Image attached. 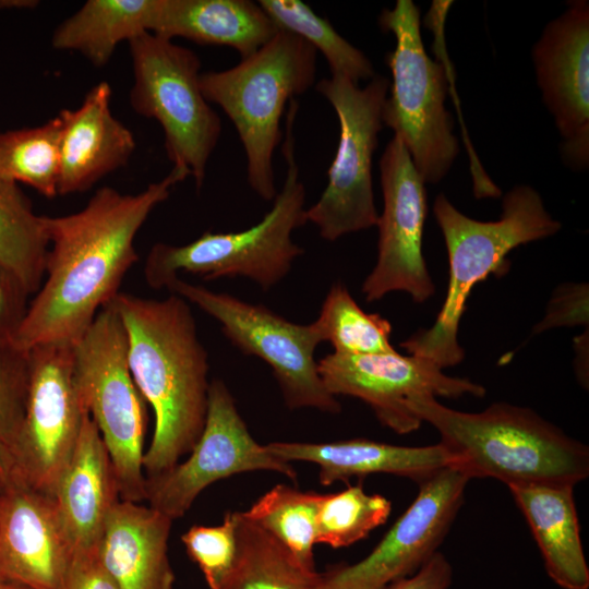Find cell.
Instances as JSON below:
<instances>
[{
    "label": "cell",
    "instance_id": "8",
    "mask_svg": "<svg viewBox=\"0 0 589 589\" xmlns=\"http://www.w3.org/2000/svg\"><path fill=\"white\" fill-rule=\"evenodd\" d=\"M378 23L396 39L386 56L392 82L382 109L383 125L402 142L424 183H437L459 153L453 118L445 108V69L425 52L413 1L397 0L393 9L382 11Z\"/></svg>",
    "mask_w": 589,
    "mask_h": 589
},
{
    "label": "cell",
    "instance_id": "23",
    "mask_svg": "<svg viewBox=\"0 0 589 589\" xmlns=\"http://www.w3.org/2000/svg\"><path fill=\"white\" fill-rule=\"evenodd\" d=\"M278 27L250 0H159L153 34L202 45L228 46L241 59L269 41Z\"/></svg>",
    "mask_w": 589,
    "mask_h": 589
},
{
    "label": "cell",
    "instance_id": "34",
    "mask_svg": "<svg viewBox=\"0 0 589 589\" xmlns=\"http://www.w3.org/2000/svg\"><path fill=\"white\" fill-rule=\"evenodd\" d=\"M29 375V351L0 338V441L10 454L24 420Z\"/></svg>",
    "mask_w": 589,
    "mask_h": 589
},
{
    "label": "cell",
    "instance_id": "38",
    "mask_svg": "<svg viewBox=\"0 0 589 589\" xmlns=\"http://www.w3.org/2000/svg\"><path fill=\"white\" fill-rule=\"evenodd\" d=\"M453 567L442 552H436L413 575L392 584L387 589H449Z\"/></svg>",
    "mask_w": 589,
    "mask_h": 589
},
{
    "label": "cell",
    "instance_id": "37",
    "mask_svg": "<svg viewBox=\"0 0 589 589\" xmlns=\"http://www.w3.org/2000/svg\"><path fill=\"white\" fill-rule=\"evenodd\" d=\"M28 296L19 279L0 265V338L13 340L26 314Z\"/></svg>",
    "mask_w": 589,
    "mask_h": 589
},
{
    "label": "cell",
    "instance_id": "10",
    "mask_svg": "<svg viewBox=\"0 0 589 589\" xmlns=\"http://www.w3.org/2000/svg\"><path fill=\"white\" fill-rule=\"evenodd\" d=\"M389 80L375 74L364 87L340 75L316 83L339 122V141L327 171V184L314 205L311 221L326 241L376 226L372 159L383 129L382 109Z\"/></svg>",
    "mask_w": 589,
    "mask_h": 589
},
{
    "label": "cell",
    "instance_id": "32",
    "mask_svg": "<svg viewBox=\"0 0 589 589\" xmlns=\"http://www.w3.org/2000/svg\"><path fill=\"white\" fill-rule=\"evenodd\" d=\"M390 512L389 500L366 493L361 484L323 494L316 516V544L349 546L385 524Z\"/></svg>",
    "mask_w": 589,
    "mask_h": 589
},
{
    "label": "cell",
    "instance_id": "28",
    "mask_svg": "<svg viewBox=\"0 0 589 589\" xmlns=\"http://www.w3.org/2000/svg\"><path fill=\"white\" fill-rule=\"evenodd\" d=\"M322 495L277 484L242 514L278 540L302 566L315 570L316 516Z\"/></svg>",
    "mask_w": 589,
    "mask_h": 589
},
{
    "label": "cell",
    "instance_id": "39",
    "mask_svg": "<svg viewBox=\"0 0 589 589\" xmlns=\"http://www.w3.org/2000/svg\"><path fill=\"white\" fill-rule=\"evenodd\" d=\"M15 482L14 464L8 448L0 441V485Z\"/></svg>",
    "mask_w": 589,
    "mask_h": 589
},
{
    "label": "cell",
    "instance_id": "4",
    "mask_svg": "<svg viewBox=\"0 0 589 589\" xmlns=\"http://www.w3.org/2000/svg\"><path fill=\"white\" fill-rule=\"evenodd\" d=\"M433 213L448 254L446 297L433 325L418 329L400 346L409 354L426 358L443 370L465 358L458 329L473 287L491 274L504 276L510 266V251L557 233L562 225L529 185H516L503 196L502 215L494 221L468 217L442 193L434 200Z\"/></svg>",
    "mask_w": 589,
    "mask_h": 589
},
{
    "label": "cell",
    "instance_id": "26",
    "mask_svg": "<svg viewBox=\"0 0 589 589\" xmlns=\"http://www.w3.org/2000/svg\"><path fill=\"white\" fill-rule=\"evenodd\" d=\"M238 553L220 589H323L321 573L302 566L278 540L236 512Z\"/></svg>",
    "mask_w": 589,
    "mask_h": 589
},
{
    "label": "cell",
    "instance_id": "11",
    "mask_svg": "<svg viewBox=\"0 0 589 589\" xmlns=\"http://www.w3.org/2000/svg\"><path fill=\"white\" fill-rule=\"evenodd\" d=\"M215 318L225 337L247 356L272 368L285 405L294 410L338 413L341 405L325 387L314 353L321 335L314 325L293 323L262 304L216 292L177 277L167 287Z\"/></svg>",
    "mask_w": 589,
    "mask_h": 589
},
{
    "label": "cell",
    "instance_id": "36",
    "mask_svg": "<svg viewBox=\"0 0 589 589\" xmlns=\"http://www.w3.org/2000/svg\"><path fill=\"white\" fill-rule=\"evenodd\" d=\"M61 589H119L105 568L97 551L73 550Z\"/></svg>",
    "mask_w": 589,
    "mask_h": 589
},
{
    "label": "cell",
    "instance_id": "29",
    "mask_svg": "<svg viewBox=\"0 0 589 589\" xmlns=\"http://www.w3.org/2000/svg\"><path fill=\"white\" fill-rule=\"evenodd\" d=\"M61 129L58 115L41 125L0 132V180L58 195Z\"/></svg>",
    "mask_w": 589,
    "mask_h": 589
},
{
    "label": "cell",
    "instance_id": "20",
    "mask_svg": "<svg viewBox=\"0 0 589 589\" xmlns=\"http://www.w3.org/2000/svg\"><path fill=\"white\" fill-rule=\"evenodd\" d=\"M266 446L276 457L288 462L316 465L318 481L323 485L374 473L404 477L420 484L452 464L448 452L441 443L401 446L353 438L327 443L272 442Z\"/></svg>",
    "mask_w": 589,
    "mask_h": 589
},
{
    "label": "cell",
    "instance_id": "14",
    "mask_svg": "<svg viewBox=\"0 0 589 589\" xmlns=\"http://www.w3.org/2000/svg\"><path fill=\"white\" fill-rule=\"evenodd\" d=\"M383 212L378 215L377 260L361 291L375 302L394 291L423 303L435 292L422 253L428 214L424 181L402 142L394 136L380 158Z\"/></svg>",
    "mask_w": 589,
    "mask_h": 589
},
{
    "label": "cell",
    "instance_id": "30",
    "mask_svg": "<svg viewBox=\"0 0 589 589\" xmlns=\"http://www.w3.org/2000/svg\"><path fill=\"white\" fill-rule=\"evenodd\" d=\"M259 4L278 29L289 32L321 51L332 75L347 77L356 84L371 80L374 69L368 57L317 15L308 4L299 0H260Z\"/></svg>",
    "mask_w": 589,
    "mask_h": 589
},
{
    "label": "cell",
    "instance_id": "35",
    "mask_svg": "<svg viewBox=\"0 0 589 589\" xmlns=\"http://www.w3.org/2000/svg\"><path fill=\"white\" fill-rule=\"evenodd\" d=\"M588 285L562 284L552 292L542 321L532 329L540 334L564 326L588 325Z\"/></svg>",
    "mask_w": 589,
    "mask_h": 589
},
{
    "label": "cell",
    "instance_id": "6",
    "mask_svg": "<svg viewBox=\"0 0 589 589\" xmlns=\"http://www.w3.org/2000/svg\"><path fill=\"white\" fill-rule=\"evenodd\" d=\"M316 53L302 38L278 29L235 67L200 75L206 100L216 104L236 128L247 157L248 183L264 201L277 194L273 155L281 139L286 104L313 86Z\"/></svg>",
    "mask_w": 589,
    "mask_h": 589
},
{
    "label": "cell",
    "instance_id": "5",
    "mask_svg": "<svg viewBox=\"0 0 589 589\" xmlns=\"http://www.w3.org/2000/svg\"><path fill=\"white\" fill-rule=\"evenodd\" d=\"M297 101H290L283 155L287 172L272 208L254 226L233 232L205 231L184 245L154 244L144 266L153 289L167 288L180 272L205 280L245 277L263 290L279 284L304 250L292 232L306 221L305 188L294 157L293 123Z\"/></svg>",
    "mask_w": 589,
    "mask_h": 589
},
{
    "label": "cell",
    "instance_id": "12",
    "mask_svg": "<svg viewBox=\"0 0 589 589\" xmlns=\"http://www.w3.org/2000/svg\"><path fill=\"white\" fill-rule=\"evenodd\" d=\"M72 347L70 342H49L28 350L26 409L11 450L15 480L52 497L86 411L73 381Z\"/></svg>",
    "mask_w": 589,
    "mask_h": 589
},
{
    "label": "cell",
    "instance_id": "27",
    "mask_svg": "<svg viewBox=\"0 0 589 589\" xmlns=\"http://www.w3.org/2000/svg\"><path fill=\"white\" fill-rule=\"evenodd\" d=\"M48 248L45 216L34 212L20 184L0 180V265L28 294L43 284Z\"/></svg>",
    "mask_w": 589,
    "mask_h": 589
},
{
    "label": "cell",
    "instance_id": "40",
    "mask_svg": "<svg viewBox=\"0 0 589 589\" xmlns=\"http://www.w3.org/2000/svg\"><path fill=\"white\" fill-rule=\"evenodd\" d=\"M39 4L36 0H0V10L3 9H31Z\"/></svg>",
    "mask_w": 589,
    "mask_h": 589
},
{
    "label": "cell",
    "instance_id": "22",
    "mask_svg": "<svg viewBox=\"0 0 589 589\" xmlns=\"http://www.w3.org/2000/svg\"><path fill=\"white\" fill-rule=\"evenodd\" d=\"M53 500L73 550L97 546L106 519L121 498L108 449L87 411Z\"/></svg>",
    "mask_w": 589,
    "mask_h": 589
},
{
    "label": "cell",
    "instance_id": "15",
    "mask_svg": "<svg viewBox=\"0 0 589 589\" xmlns=\"http://www.w3.org/2000/svg\"><path fill=\"white\" fill-rule=\"evenodd\" d=\"M468 481L446 467L420 483L416 498L364 558L321 573L323 589H387L413 575L438 552L462 506Z\"/></svg>",
    "mask_w": 589,
    "mask_h": 589
},
{
    "label": "cell",
    "instance_id": "9",
    "mask_svg": "<svg viewBox=\"0 0 589 589\" xmlns=\"http://www.w3.org/2000/svg\"><path fill=\"white\" fill-rule=\"evenodd\" d=\"M129 46L133 110L159 123L172 167L185 170L201 189L221 134V121L201 89L200 58L153 33L139 35Z\"/></svg>",
    "mask_w": 589,
    "mask_h": 589
},
{
    "label": "cell",
    "instance_id": "41",
    "mask_svg": "<svg viewBox=\"0 0 589 589\" xmlns=\"http://www.w3.org/2000/svg\"><path fill=\"white\" fill-rule=\"evenodd\" d=\"M0 589H27V588L22 585H19L16 582H13L5 578L0 577Z\"/></svg>",
    "mask_w": 589,
    "mask_h": 589
},
{
    "label": "cell",
    "instance_id": "21",
    "mask_svg": "<svg viewBox=\"0 0 589 589\" xmlns=\"http://www.w3.org/2000/svg\"><path fill=\"white\" fill-rule=\"evenodd\" d=\"M172 519L140 503L119 500L97 544L98 555L119 589H172L168 555Z\"/></svg>",
    "mask_w": 589,
    "mask_h": 589
},
{
    "label": "cell",
    "instance_id": "1",
    "mask_svg": "<svg viewBox=\"0 0 589 589\" xmlns=\"http://www.w3.org/2000/svg\"><path fill=\"white\" fill-rule=\"evenodd\" d=\"M187 177L185 170L172 167L140 193L103 187L81 211L45 216L46 280L28 304L13 342L24 350L75 342L119 293L124 275L139 260L134 240L149 214Z\"/></svg>",
    "mask_w": 589,
    "mask_h": 589
},
{
    "label": "cell",
    "instance_id": "42",
    "mask_svg": "<svg viewBox=\"0 0 589 589\" xmlns=\"http://www.w3.org/2000/svg\"><path fill=\"white\" fill-rule=\"evenodd\" d=\"M0 490H1V485H0Z\"/></svg>",
    "mask_w": 589,
    "mask_h": 589
},
{
    "label": "cell",
    "instance_id": "2",
    "mask_svg": "<svg viewBox=\"0 0 589 589\" xmlns=\"http://www.w3.org/2000/svg\"><path fill=\"white\" fill-rule=\"evenodd\" d=\"M128 336L132 377L154 410L155 430L143 456L146 478L180 462L206 419L208 354L189 302L176 293L145 299L119 292L111 301Z\"/></svg>",
    "mask_w": 589,
    "mask_h": 589
},
{
    "label": "cell",
    "instance_id": "31",
    "mask_svg": "<svg viewBox=\"0 0 589 589\" xmlns=\"http://www.w3.org/2000/svg\"><path fill=\"white\" fill-rule=\"evenodd\" d=\"M322 341L340 354H371L396 350L390 344L392 324L377 313H366L341 283H334L313 322Z\"/></svg>",
    "mask_w": 589,
    "mask_h": 589
},
{
    "label": "cell",
    "instance_id": "24",
    "mask_svg": "<svg viewBox=\"0 0 589 589\" xmlns=\"http://www.w3.org/2000/svg\"><path fill=\"white\" fill-rule=\"evenodd\" d=\"M572 485L509 488L530 528L549 577L563 589H588L586 561Z\"/></svg>",
    "mask_w": 589,
    "mask_h": 589
},
{
    "label": "cell",
    "instance_id": "18",
    "mask_svg": "<svg viewBox=\"0 0 589 589\" xmlns=\"http://www.w3.org/2000/svg\"><path fill=\"white\" fill-rule=\"evenodd\" d=\"M73 552L52 496L15 481L0 490V577L61 589Z\"/></svg>",
    "mask_w": 589,
    "mask_h": 589
},
{
    "label": "cell",
    "instance_id": "13",
    "mask_svg": "<svg viewBox=\"0 0 589 589\" xmlns=\"http://www.w3.org/2000/svg\"><path fill=\"white\" fill-rule=\"evenodd\" d=\"M189 454L183 462L146 478L148 506L172 520L182 517L203 490L233 474L265 470L297 479L290 462L254 440L221 380L209 384L205 424Z\"/></svg>",
    "mask_w": 589,
    "mask_h": 589
},
{
    "label": "cell",
    "instance_id": "33",
    "mask_svg": "<svg viewBox=\"0 0 589 589\" xmlns=\"http://www.w3.org/2000/svg\"><path fill=\"white\" fill-rule=\"evenodd\" d=\"M236 527V512H227L220 525H194L181 537L209 589H220L233 569L238 553Z\"/></svg>",
    "mask_w": 589,
    "mask_h": 589
},
{
    "label": "cell",
    "instance_id": "3",
    "mask_svg": "<svg viewBox=\"0 0 589 589\" xmlns=\"http://www.w3.org/2000/svg\"><path fill=\"white\" fill-rule=\"evenodd\" d=\"M409 408L438 432L450 467L469 480L492 478L508 489L575 486L589 476L588 447L530 408L494 402L480 412H465L433 396L418 397Z\"/></svg>",
    "mask_w": 589,
    "mask_h": 589
},
{
    "label": "cell",
    "instance_id": "17",
    "mask_svg": "<svg viewBox=\"0 0 589 589\" xmlns=\"http://www.w3.org/2000/svg\"><path fill=\"white\" fill-rule=\"evenodd\" d=\"M542 99L564 140L563 157L574 169L589 160V3L568 2L532 48Z\"/></svg>",
    "mask_w": 589,
    "mask_h": 589
},
{
    "label": "cell",
    "instance_id": "19",
    "mask_svg": "<svg viewBox=\"0 0 589 589\" xmlns=\"http://www.w3.org/2000/svg\"><path fill=\"white\" fill-rule=\"evenodd\" d=\"M109 83H97L76 109L59 112L62 122L58 195L88 190L125 166L136 142L111 111Z\"/></svg>",
    "mask_w": 589,
    "mask_h": 589
},
{
    "label": "cell",
    "instance_id": "25",
    "mask_svg": "<svg viewBox=\"0 0 589 589\" xmlns=\"http://www.w3.org/2000/svg\"><path fill=\"white\" fill-rule=\"evenodd\" d=\"M158 5L159 0H88L58 25L51 45L104 67L120 43L153 33Z\"/></svg>",
    "mask_w": 589,
    "mask_h": 589
},
{
    "label": "cell",
    "instance_id": "16",
    "mask_svg": "<svg viewBox=\"0 0 589 589\" xmlns=\"http://www.w3.org/2000/svg\"><path fill=\"white\" fill-rule=\"evenodd\" d=\"M317 363L332 395L362 400L382 425L398 434L417 431L423 423L409 408L418 397H483L486 393L482 385L468 378L446 375L426 358L404 356L396 350L371 354L332 352Z\"/></svg>",
    "mask_w": 589,
    "mask_h": 589
},
{
    "label": "cell",
    "instance_id": "7",
    "mask_svg": "<svg viewBox=\"0 0 589 589\" xmlns=\"http://www.w3.org/2000/svg\"><path fill=\"white\" fill-rule=\"evenodd\" d=\"M72 369L80 401L108 449L120 498L145 501L146 401L132 377L127 332L111 302L73 342Z\"/></svg>",
    "mask_w": 589,
    "mask_h": 589
}]
</instances>
